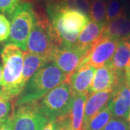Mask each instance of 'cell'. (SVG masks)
Listing matches in <instances>:
<instances>
[{"mask_svg":"<svg viewBox=\"0 0 130 130\" xmlns=\"http://www.w3.org/2000/svg\"><path fill=\"white\" fill-rule=\"evenodd\" d=\"M1 59L3 69L2 96L12 100L25 88L22 83L24 52L13 43H7L2 50Z\"/></svg>","mask_w":130,"mask_h":130,"instance_id":"6da1fadb","label":"cell"},{"mask_svg":"<svg viewBox=\"0 0 130 130\" xmlns=\"http://www.w3.org/2000/svg\"><path fill=\"white\" fill-rule=\"evenodd\" d=\"M67 81V75L53 62L42 67L28 80L23 91L15 102V106L36 102L59 84Z\"/></svg>","mask_w":130,"mask_h":130,"instance_id":"7a4b0ae2","label":"cell"},{"mask_svg":"<svg viewBox=\"0 0 130 130\" xmlns=\"http://www.w3.org/2000/svg\"><path fill=\"white\" fill-rule=\"evenodd\" d=\"M35 23L27 42L26 51L46 58L51 61L53 53L56 48L51 35V20L43 9L38 3L32 4Z\"/></svg>","mask_w":130,"mask_h":130,"instance_id":"3957f363","label":"cell"},{"mask_svg":"<svg viewBox=\"0 0 130 130\" xmlns=\"http://www.w3.org/2000/svg\"><path fill=\"white\" fill-rule=\"evenodd\" d=\"M74 93L67 81L59 84L38 101L42 114L48 121H56L70 113Z\"/></svg>","mask_w":130,"mask_h":130,"instance_id":"277c9868","label":"cell"},{"mask_svg":"<svg viewBox=\"0 0 130 130\" xmlns=\"http://www.w3.org/2000/svg\"><path fill=\"white\" fill-rule=\"evenodd\" d=\"M8 43H13L26 51L27 42L35 23V13L31 2H22L10 17Z\"/></svg>","mask_w":130,"mask_h":130,"instance_id":"5b68a950","label":"cell"},{"mask_svg":"<svg viewBox=\"0 0 130 130\" xmlns=\"http://www.w3.org/2000/svg\"><path fill=\"white\" fill-rule=\"evenodd\" d=\"M16 107L12 114L13 130H42L49 121L42 114L38 101Z\"/></svg>","mask_w":130,"mask_h":130,"instance_id":"8992f818","label":"cell"},{"mask_svg":"<svg viewBox=\"0 0 130 130\" xmlns=\"http://www.w3.org/2000/svg\"><path fill=\"white\" fill-rule=\"evenodd\" d=\"M90 48H81L77 46L56 48L51 57V61L64 73L67 80L72 74L85 64Z\"/></svg>","mask_w":130,"mask_h":130,"instance_id":"52a82bcc","label":"cell"},{"mask_svg":"<svg viewBox=\"0 0 130 130\" xmlns=\"http://www.w3.org/2000/svg\"><path fill=\"white\" fill-rule=\"evenodd\" d=\"M119 42L102 36L90 47L85 64L96 69L109 63L118 47Z\"/></svg>","mask_w":130,"mask_h":130,"instance_id":"ba28073f","label":"cell"},{"mask_svg":"<svg viewBox=\"0 0 130 130\" xmlns=\"http://www.w3.org/2000/svg\"><path fill=\"white\" fill-rule=\"evenodd\" d=\"M108 106L113 117L129 120L130 113V83L123 77L113 89Z\"/></svg>","mask_w":130,"mask_h":130,"instance_id":"9c48e42d","label":"cell"},{"mask_svg":"<svg viewBox=\"0 0 130 130\" xmlns=\"http://www.w3.org/2000/svg\"><path fill=\"white\" fill-rule=\"evenodd\" d=\"M123 77L122 74L117 72L108 63L95 70L89 93L114 89Z\"/></svg>","mask_w":130,"mask_h":130,"instance_id":"30bf717a","label":"cell"},{"mask_svg":"<svg viewBox=\"0 0 130 130\" xmlns=\"http://www.w3.org/2000/svg\"><path fill=\"white\" fill-rule=\"evenodd\" d=\"M95 72V68L90 65H83L68 78L74 95L89 93Z\"/></svg>","mask_w":130,"mask_h":130,"instance_id":"8fae6325","label":"cell"},{"mask_svg":"<svg viewBox=\"0 0 130 130\" xmlns=\"http://www.w3.org/2000/svg\"><path fill=\"white\" fill-rule=\"evenodd\" d=\"M103 36L116 40L124 41L130 36V15L125 11L106 24Z\"/></svg>","mask_w":130,"mask_h":130,"instance_id":"7c38bea8","label":"cell"},{"mask_svg":"<svg viewBox=\"0 0 130 130\" xmlns=\"http://www.w3.org/2000/svg\"><path fill=\"white\" fill-rule=\"evenodd\" d=\"M113 91V89H109L89 94L85 106L83 128L93 116L108 104L112 96Z\"/></svg>","mask_w":130,"mask_h":130,"instance_id":"4fadbf2b","label":"cell"},{"mask_svg":"<svg viewBox=\"0 0 130 130\" xmlns=\"http://www.w3.org/2000/svg\"><path fill=\"white\" fill-rule=\"evenodd\" d=\"M109 64L130 83V49L124 41L119 42L118 47Z\"/></svg>","mask_w":130,"mask_h":130,"instance_id":"5bb4252c","label":"cell"},{"mask_svg":"<svg viewBox=\"0 0 130 130\" xmlns=\"http://www.w3.org/2000/svg\"><path fill=\"white\" fill-rule=\"evenodd\" d=\"M106 25L89 21L87 25L79 33L77 41L75 46L81 48H89L95 42L103 36L104 27Z\"/></svg>","mask_w":130,"mask_h":130,"instance_id":"9a60e30c","label":"cell"},{"mask_svg":"<svg viewBox=\"0 0 130 130\" xmlns=\"http://www.w3.org/2000/svg\"><path fill=\"white\" fill-rule=\"evenodd\" d=\"M89 93L74 95L69 117L72 130H83L85 106Z\"/></svg>","mask_w":130,"mask_h":130,"instance_id":"2e32d148","label":"cell"},{"mask_svg":"<svg viewBox=\"0 0 130 130\" xmlns=\"http://www.w3.org/2000/svg\"><path fill=\"white\" fill-rule=\"evenodd\" d=\"M49 62L50 61L45 57L25 51L22 77V83L24 86L25 87L28 80L33 74Z\"/></svg>","mask_w":130,"mask_h":130,"instance_id":"e0dca14e","label":"cell"},{"mask_svg":"<svg viewBox=\"0 0 130 130\" xmlns=\"http://www.w3.org/2000/svg\"><path fill=\"white\" fill-rule=\"evenodd\" d=\"M112 117L111 112L107 104L87 122L83 130H103Z\"/></svg>","mask_w":130,"mask_h":130,"instance_id":"ac0fdd59","label":"cell"},{"mask_svg":"<svg viewBox=\"0 0 130 130\" xmlns=\"http://www.w3.org/2000/svg\"><path fill=\"white\" fill-rule=\"evenodd\" d=\"M89 18L101 24H106V3L98 0H90Z\"/></svg>","mask_w":130,"mask_h":130,"instance_id":"d6986e66","label":"cell"},{"mask_svg":"<svg viewBox=\"0 0 130 130\" xmlns=\"http://www.w3.org/2000/svg\"><path fill=\"white\" fill-rule=\"evenodd\" d=\"M125 11L124 0H111L106 4V23Z\"/></svg>","mask_w":130,"mask_h":130,"instance_id":"ffe728a7","label":"cell"},{"mask_svg":"<svg viewBox=\"0 0 130 130\" xmlns=\"http://www.w3.org/2000/svg\"><path fill=\"white\" fill-rule=\"evenodd\" d=\"M103 130H130V121L112 117Z\"/></svg>","mask_w":130,"mask_h":130,"instance_id":"44dd1931","label":"cell"},{"mask_svg":"<svg viewBox=\"0 0 130 130\" xmlns=\"http://www.w3.org/2000/svg\"><path fill=\"white\" fill-rule=\"evenodd\" d=\"M12 110V100L1 96L0 98V127L9 119Z\"/></svg>","mask_w":130,"mask_h":130,"instance_id":"7402d4cb","label":"cell"},{"mask_svg":"<svg viewBox=\"0 0 130 130\" xmlns=\"http://www.w3.org/2000/svg\"><path fill=\"white\" fill-rule=\"evenodd\" d=\"M23 0H0V13L6 14L9 18Z\"/></svg>","mask_w":130,"mask_h":130,"instance_id":"603a6c76","label":"cell"},{"mask_svg":"<svg viewBox=\"0 0 130 130\" xmlns=\"http://www.w3.org/2000/svg\"><path fill=\"white\" fill-rule=\"evenodd\" d=\"M10 30V22L5 14L0 13V42L8 39Z\"/></svg>","mask_w":130,"mask_h":130,"instance_id":"cb8c5ba5","label":"cell"},{"mask_svg":"<svg viewBox=\"0 0 130 130\" xmlns=\"http://www.w3.org/2000/svg\"><path fill=\"white\" fill-rule=\"evenodd\" d=\"M57 124L56 130H72L70 124V120L69 114L67 116L61 117L56 120Z\"/></svg>","mask_w":130,"mask_h":130,"instance_id":"d4e9b609","label":"cell"},{"mask_svg":"<svg viewBox=\"0 0 130 130\" xmlns=\"http://www.w3.org/2000/svg\"><path fill=\"white\" fill-rule=\"evenodd\" d=\"M0 130H13L12 116H9V119L6 121L5 124L0 127Z\"/></svg>","mask_w":130,"mask_h":130,"instance_id":"484cf974","label":"cell"},{"mask_svg":"<svg viewBox=\"0 0 130 130\" xmlns=\"http://www.w3.org/2000/svg\"><path fill=\"white\" fill-rule=\"evenodd\" d=\"M56 129L57 124L56 121H50L42 130H56Z\"/></svg>","mask_w":130,"mask_h":130,"instance_id":"4316f807","label":"cell"},{"mask_svg":"<svg viewBox=\"0 0 130 130\" xmlns=\"http://www.w3.org/2000/svg\"><path fill=\"white\" fill-rule=\"evenodd\" d=\"M3 83V69H2V66L0 64V87L2 88Z\"/></svg>","mask_w":130,"mask_h":130,"instance_id":"83f0119b","label":"cell"},{"mask_svg":"<svg viewBox=\"0 0 130 130\" xmlns=\"http://www.w3.org/2000/svg\"><path fill=\"white\" fill-rule=\"evenodd\" d=\"M124 41L125 42V43L126 44V46L129 47V48L130 49V36L129 38H127L126 40H124Z\"/></svg>","mask_w":130,"mask_h":130,"instance_id":"f1b7e54d","label":"cell"},{"mask_svg":"<svg viewBox=\"0 0 130 130\" xmlns=\"http://www.w3.org/2000/svg\"><path fill=\"white\" fill-rule=\"evenodd\" d=\"M41 1H43L44 2H56L58 0H41Z\"/></svg>","mask_w":130,"mask_h":130,"instance_id":"f546056e","label":"cell"},{"mask_svg":"<svg viewBox=\"0 0 130 130\" xmlns=\"http://www.w3.org/2000/svg\"><path fill=\"white\" fill-rule=\"evenodd\" d=\"M98 1H101V2H105V3H108V2H110L111 0H98Z\"/></svg>","mask_w":130,"mask_h":130,"instance_id":"4dcf8cb0","label":"cell"},{"mask_svg":"<svg viewBox=\"0 0 130 130\" xmlns=\"http://www.w3.org/2000/svg\"><path fill=\"white\" fill-rule=\"evenodd\" d=\"M2 96V91H1V90H0V98Z\"/></svg>","mask_w":130,"mask_h":130,"instance_id":"1f68e13d","label":"cell"},{"mask_svg":"<svg viewBox=\"0 0 130 130\" xmlns=\"http://www.w3.org/2000/svg\"><path fill=\"white\" fill-rule=\"evenodd\" d=\"M129 121H130V113H129Z\"/></svg>","mask_w":130,"mask_h":130,"instance_id":"d6a6232c","label":"cell"}]
</instances>
